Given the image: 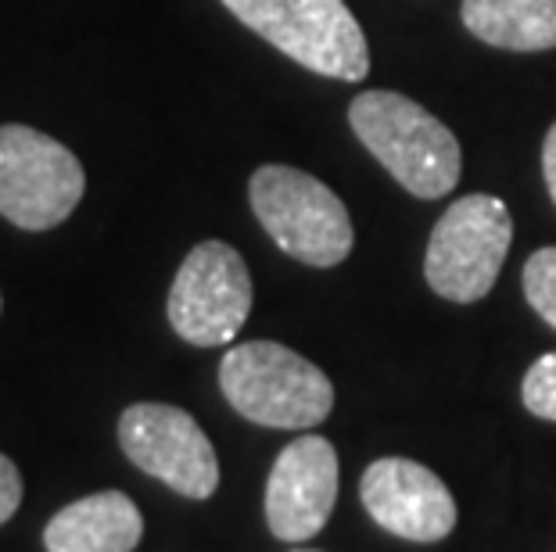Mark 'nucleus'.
Listing matches in <instances>:
<instances>
[{"instance_id":"obj_1","label":"nucleus","mask_w":556,"mask_h":552,"mask_svg":"<svg viewBox=\"0 0 556 552\" xmlns=\"http://www.w3.org/2000/svg\"><path fill=\"white\" fill-rule=\"evenodd\" d=\"M349 126L363 147L395 176L402 191L434 202L456 191L464 151L456 133L424 104L395 90H366L349 104Z\"/></svg>"},{"instance_id":"obj_2","label":"nucleus","mask_w":556,"mask_h":552,"mask_svg":"<svg viewBox=\"0 0 556 552\" xmlns=\"http://www.w3.org/2000/svg\"><path fill=\"white\" fill-rule=\"evenodd\" d=\"M219 391L244 420L274 431L319 427L334 409L324 370L277 341H244L219 362Z\"/></svg>"},{"instance_id":"obj_3","label":"nucleus","mask_w":556,"mask_h":552,"mask_svg":"<svg viewBox=\"0 0 556 552\" xmlns=\"http://www.w3.org/2000/svg\"><path fill=\"white\" fill-rule=\"evenodd\" d=\"M248 202L274 244L313 269L341 266L356 244L345 202L305 169L263 166L248 180Z\"/></svg>"},{"instance_id":"obj_4","label":"nucleus","mask_w":556,"mask_h":552,"mask_svg":"<svg viewBox=\"0 0 556 552\" xmlns=\"http://www.w3.org/2000/svg\"><path fill=\"white\" fill-rule=\"evenodd\" d=\"M233 18L316 76L359 84L370 47L345 0H223Z\"/></svg>"},{"instance_id":"obj_5","label":"nucleus","mask_w":556,"mask_h":552,"mask_svg":"<svg viewBox=\"0 0 556 552\" xmlns=\"http://www.w3.org/2000/svg\"><path fill=\"white\" fill-rule=\"evenodd\" d=\"M514 244V219L500 197L467 194L434 222L424 277L438 298L470 305L481 301L500 280L506 252Z\"/></svg>"},{"instance_id":"obj_6","label":"nucleus","mask_w":556,"mask_h":552,"mask_svg":"<svg viewBox=\"0 0 556 552\" xmlns=\"http://www.w3.org/2000/svg\"><path fill=\"white\" fill-rule=\"evenodd\" d=\"M87 191L83 162L62 140L33 126H0V216L11 227L43 233L76 213Z\"/></svg>"},{"instance_id":"obj_7","label":"nucleus","mask_w":556,"mask_h":552,"mask_svg":"<svg viewBox=\"0 0 556 552\" xmlns=\"http://www.w3.org/2000/svg\"><path fill=\"white\" fill-rule=\"evenodd\" d=\"M252 312V273L227 241H201L176 269L169 326L187 345L219 348L241 334Z\"/></svg>"},{"instance_id":"obj_8","label":"nucleus","mask_w":556,"mask_h":552,"mask_svg":"<svg viewBox=\"0 0 556 552\" xmlns=\"http://www.w3.org/2000/svg\"><path fill=\"white\" fill-rule=\"evenodd\" d=\"M126 460L184 499H212L219 488V460L208 434L180 406L137 402L119 416Z\"/></svg>"},{"instance_id":"obj_9","label":"nucleus","mask_w":556,"mask_h":552,"mask_svg":"<svg viewBox=\"0 0 556 552\" xmlns=\"http://www.w3.org/2000/svg\"><path fill=\"white\" fill-rule=\"evenodd\" d=\"M359 499L377 527L417 545H434L448 538L459 516L445 480L424 463L399 460V455L366 466Z\"/></svg>"},{"instance_id":"obj_10","label":"nucleus","mask_w":556,"mask_h":552,"mask_svg":"<svg viewBox=\"0 0 556 552\" xmlns=\"http://www.w3.org/2000/svg\"><path fill=\"white\" fill-rule=\"evenodd\" d=\"M338 502V452L319 434L283 445L266 477V524L280 542H309Z\"/></svg>"},{"instance_id":"obj_11","label":"nucleus","mask_w":556,"mask_h":552,"mask_svg":"<svg viewBox=\"0 0 556 552\" xmlns=\"http://www.w3.org/2000/svg\"><path fill=\"white\" fill-rule=\"evenodd\" d=\"M144 538V516L123 491H93L68 502L43 527L47 552H134Z\"/></svg>"},{"instance_id":"obj_12","label":"nucleus","mask_w":556,"mask_h":552,"mask_svg":"<svg viewBox=\"0 0 556 552\" xmlns=\"http://www.w3.org/2000/svg\"><path fill=\"white\" fill-rule=\"evenodd\" d=\"M470 37L500 51L539 54L556 47V0H464Z\"/></svg>"},{"instance_id":"obj_13","label":"nucleus","mask_w":556,"mask_h":552,"mask_svg":"<svg viewBox=\"0 0 556 552\" xmlns=\"http://www.w3.org/2000/svg\"><path fill=\"white\" fill-rule=\"evenodd\" d=\"M525 298L556 331V248H539L525 262Z\"/></svg>"},{"instance_id":"obj_14","label":"nucleus","mask_w":556,"mask_h":552,"mask_svg":"<svg viewBox=\"0 0 556 552\" xmlns=\"http://www.w3.org/2000/svg\"><path fill=\"white\" fill-rule=\"evenodd\" d=\"M520 398L531 416L556 424V351H546L528 367L525 381H520Z\"/></svg>"},{"instance_id":"obj_15","label":"nucleus","mask_w":556,"mask_h":552,"mask_svg":"<svg viewBox=\"0 0 556 552\" xmlns=\"http://www.w3.org/2000/svg\"><path fill=\"white\" fill-rule=\"evenodd\" d=\"M22 506V474L18 466L0 452V524H8Z\"/></svg>"},{"instance_id":"obj_16","label":"nucleus","mask_w":556,"mask_h":552,"mask_svg":"<svg viewBox=\"0 0 556 552\" xmlns=\"http://www.w3.org/2000/svg\"><path fill=\"white\" fill-rule=\"evenodd\" d=\"M542 176H546L549 197H553V205H556V123L549 126L546 144H542Z\"/></svg>"},{"instance_id":"obj_17","label":"nucleus","mask_w":556,"mask_h":552,"mask_svg":"<svg viewBox=\"0 0 556 552\" xmlns=\"http://www.w3.org/2000/svg\"><path fill=\"white\" fill-rule=\"evenodd\" d=\"M291 552H316V549H291Z\"/></svg>"},{"instance_id":"obj_18","label":"nucleus","mask_w":556,"mask_h":552,"mask_svg":"<svg viewBox=\"0 0 556 552\" xmlns=\"http://www.w3.org/2000/svg\"><path fill=\"white\" fill-rule=\"evenodd\" d=\"M0 309H4V298H0Z\"/></svg>"}]
</instances>
